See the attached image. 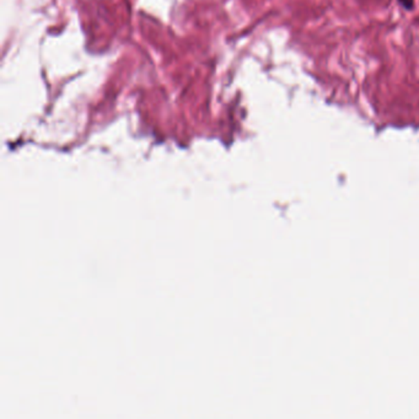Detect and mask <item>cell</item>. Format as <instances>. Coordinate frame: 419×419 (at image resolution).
Wrapping results in <instances>:
<instances>
[{"instance_id": "1", "label": "cell", "mask_w": 419, "mask_h": 419, "mask_svg": "<svg viewBox=\"0 0 419 419\" xmlns=\"http://www.w3.org/2000/svg\"><path fill=\"white\" fill-rule=\"evenodd\" d=\"M398 3L401 4L402 8H405L406 10H412L414 6V0H398Z\"/></svg>"}]
</instances>
